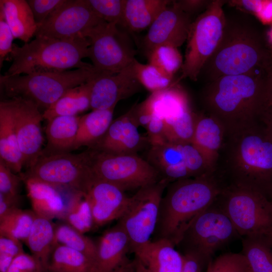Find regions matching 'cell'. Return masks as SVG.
<instances>
[{
    "label": "cell",
    "instance_id": "1",
    "mask_svg": "<svg viewBox=\"0 0 272 272\" xmlns=\"http://www.w3.org/2000/svg\"><path fill=\"white\" fill-rule=\"evenodd\" d=\"M220 41L203 66L207 84L220 77L264 74L272 64V53L255 22L241 13L225 14Z\"/></svg>",
    "mask_w": 272,
    "mask_h": 272
},
{
    "label": "cell",
    "instance_id": "2",
    "mask_svg": "<svg viewBox=\"0 0 272 272\" xmlns=\"http://www.w3.org/2000/svg\"><path fill=\"white\" fill-rule=\"evenodd\" d=\"M215 172L224 187L247 188L265 195L272 185V138L258 121L226 135Z\"/></svg>",
    "mask_w": 272,
    "mask_h": 272
},
{
    "label": "cell",
    "instance_id": "3",
    "mask_svg": "<svg viewBox=\"0 0 272 272\" xmlns=\"http://www.w3.org/2000/svg\"><path fill=\"white\" fill-rule=\"evenodd\" d=\"M266 74L223 76L206 84L201 94L206 113L220 123L226 136L257 122Z\"/></svg>",
    "mask_w": 272,
    "mask_h": 272
},
{
    "label": "cell",
    "instance_id": "4",
    "mask_svg": "<svg viewBox=\"0 0 272 272\" xmlns=\"http://www.w3.org/2000/svg\"><path fill=\"white\" fill-rule=\"evenodd\" d=\"M223 187L215 171L170 183L151 240L167 239L176 246L190 222L213 203Z\"/></svg>",
    "mask_w": 272,
    "mask_h": 272
},
{
    "label": "cell",
    "instance_id": "5",
    "mask_svg": "<svg viewBox=\"0 0 272 272\" xmlns=\"http://www.w3.org/2000/svg\"><path fill=\"white\" fill-rule=\"evenodd\" d=\"M89 45L86 38L61 40L41 36L22 46L14 44L9 55L12 63L4 75L93 68L92 64L82 61L87 57Z\"/></svg>",
    "mask_w": 272,
    "mask_h": 272
},
{
    "label": "cell",
    "instance_id": "6",
    "mask_svg": "<svg viewBox=\"0 0 272 272\" xmlns=\"http://www.w3.org/2000/svg\"><path fill=\"white\" fill-rule=\"evenodd\" d=\"M98 73L93 67L14 76L1 75L0 85L8 97L31 100L45 111L67 90L88 82Z\"/></svg>",
    "mask_w": 272,
    "mask_h": 272
},
{
    "label": "cell",
    "instance_id": "7",
    "mask_svg": "<svg viewBox=\"0 0 272 272\" xmlns=\"http://www.w3.org/2000/svg\"><path fill=\"white\" fill-rule=\"evenodd\" d=\"M215 202L230 219L240 237H267L272 234V206L260 192L226 186Z\"/></svg>",
    "mask_w": 272,
    "mask_h": 272
},
{
    "label": "cell",
    "instance_id": "8",
    "mask_svg": "<svg viewBox=\"0 0 272 272\" xmlns=\"http://www.w3.org/2000/svg\"><path fill=\"white\" fill-rule=\"evenodd\" d=\"M226 2L211 1L205 11L192 22L178 82L186 78L198 80L203 66L222 38L226 17L223 6Z\"/></svg>",
    "mask_w": 272,
    "mask_h": 272
},
{
    "label": "cell",
    "instance_id": "9",
    "mask_svg": "<svg viewBox=\"0 0 272 272\" xmlns=\"http://www.w3.org/2000/svg\"><path fill=\"white\" fill-rule=\"evenodd\" d=\"M239 237L215 200L190 222L176 246L181 254H194L210 261L216 251Z\"/></svg>",
    "mask_w": 272,
    "mask_h": 272
},
{
    "label": "cell",
    "instance_id": "10",
    "mask_svg": "<svg viewBox=\"0 0 272 272\" xmlns=\"http://www.w3.org/2000/svg\"><path fill=\"white\" fill-rule=\"evenodd\" d=\"M85 152L95 178L111 182L125 191L138 190L162 179L158 171L138 154H114L90 148Z\"/></svg>",
    "mask_w": 272,
    "mask_h": 272
},
{
    "label": "cell",
    "instance_id": "11",
    "mask_svg": "<svg viewBox=\"0 0 272 272\" xmlns=\"http://www.w3.org/2000/svg\"><path fill=\"white\" fill-rule=\"evenodd\" d=\"M169 183L162 178L140 188L130 197L128 206L117 223L129 238L130 252L133 253L151 240L157 222L161 200Z\"/></svg>",
    "mask_w": 272,
    "mask_h": 272
},
{
    "label": "cell",
    "instance_id": "12",
    "mask_svg": "<svg viewBox=\"0 0 272 272\" xmlns=\"http://www.w3.org/2000/svg\"><path fill=\"white\" fill-rule=\"evenodd\" d=\"M25 175L52 185L85 194L94 176L86 153H41Z\"/></svg>",
    "mask_w": 272,
    "mask_h": 272
},
{
    "label": "cell",
    "instance_id": "13",
    "mask_svg": "<svg viewBox=\"0 0 272 272\" xmlns=\"http://www.w3.org/2000/svg\"><path fill=\"white\" fill-rule=\"evenodd\" d=\"M86 38L90 42L87 57L99 73H118L135 59L130 38L114 24L103 21Z\"/></svg>",
    "mask_w": 272,
    "mask_h": 272
},
{
    "label": "cell",
    "instance_id": "14",
    "mask_svg": "<svg viewBox=\"0 0 272 272\" xmlns=\"http://www.w3.org/2000/svg\"><path fill=\"white\" fill-rule=\"evenodd\" d=\"M103 21L89 0H65L38 26L35 37L61 40L86 38V35Z\"/></svg>",
    "mask_w": 272,
    "mask_h": 272
},
{
    "label": "cell",
    "instance_id": "15",
    "mask_svg": "<svg viewBox=\"0 0 272 272\" xmlns=\"http://www.w3.org/2000/svg\"><path fill=\"white\" fill-rule=\"evenodd\" d=\"M146 160L171 183L195 176L199 155L191 143L168 142L150 146Z\"/></svg>",
    "mask_w": 272,
    "mask_h": 272
},
{
    "label": "cell",
    "instance_id": "16",
    "mask_svg": "<svg viewBox=\"0 0 272 272\" xmlns=\"http://www.w3.org/2000/svg\"><path fill=\"white\" fill-rule=\"evenodd\" d=\"M9 101L24 166L28 169L34 164L43 150L44 138L41 123L44 118L38 107L31 100L13 97Z\"/></svg>",
    "mask_w": 272,
    "mask_h": 272
},
{
    "label": "cell",
    "instance_id": "17",
    "mask_svg": "<svg viewBox=\"0 0 272 272\" xmlns=\"http://www.w3.org/2000/svg\"><path fill=\"white\" fill-rule=\"evenodd\" d=\"M132 63L118 73H98L93 78L90 92L92 110L115 107L119 101L141 91L142 86L135 76Z\"/></svg>",
    "mask_w": 272,
    "mask_h": 272
},
{
    "label": "cell",
    "instance_id": "18",
    "mask_svg": "<svg viewBox=\"0 0 272 272\" xmlns=\"http://www.w3.org/2000/svg\"><path fill=\"white\" fill-rule=\"evenodd\" d=\"M150 26L143 47L146 55L163 45L178 48L186 41L192 23L191 16L183 12L172 1Z\"/></svg>",
    "mask_w": 272,
    "mask_h": 272
},
{
    "label": "cell",
    "instance_id": "19",
    "mask_svg": "<svg viewBox=\"0 0 272 272\" xmlns=\"http://www.w3.org/2000/svg\"><path fill=\"white\" fill-rule=\"evenodd\" d=\"M91 272H134L129 238L117 223L100 237Z\"/></svg>",
    "mask_w": 272,
    "mask_h": 272
},
{
    "label": "cell",
    "instance_id": "20",
    "mask_svg": "<svg viewBox=\"0 0 272 272\" xmlns=\"http://www.w3.org/2000/svg\"><path fill=\"white\" fill-rule=\"evenodd\" d=\"M125 192L111 182L94 177L85 193L91 207L94 229L118 220L122 216L130 200Z\"/></svg>",
    "mask_w": 272,
    "mask_h": 272
},
{
    "label": "cell",
    "instance_id": "21",
    "mask_svg": "<svg viewBox=\"0 0 272 272\" xmlns=\"http://www.w3.org/2000/svg\"><path fill=\"white\" fill-rule=\"evenodd\" d=\"M132 107L113 120L104 135L90 149L114 154L137 155L149 145L138 129Z\"/></svg>",
    "mask_w": 272,
    "mask_h": 272
},
{
    "label": "cell",
    "instance_id": "22",
    "mask_svg": "<svg viewBox=\"0 0 272 272\" xmlns=\"http://www.w3.org/2000/svg\"><path fill=\"white\" fill-rule=\"evenodd\" d=\"M133 253L134 272H181L182 255L167 239L151 240Z\"/></svg>",
    "mask_w": 272,
    "mask_h": 272
},
{
    "label": "cell",
    "instance_id": "23",
    "mask_svg": "<svg viewBox=\"0 0 272 272\" xmlns=\"http://www.w3.org/2000/svg\"><path fill=\"white\" fill-rule=\"evenodd\" d=\"M20 175L34 212L37 216L51 220L61 219L69 200H64L60 192L61 188L27 176L23 173Z\"/></svg>",
    "mask_w": 272,
    "mask_h": 272
},
{
    "label": "cell",
    "instance_id": "24",
    "mask_svg": "<svg viewBox=\"0 0 272 272\" xmlns=\"http://www.w3.org/2000/svg\"><path fill=\"white\" fill-rule=\"evenodd\" d=\"M153 116L169 124L192 112L188 96L178 83L152 93L143 101Z\"/></svg>",
    "mask_w": 272,
    "mask_h": 272
},
{
    "label": "cell",
    "instance_id": "25",
    "mask_svg": "<svg viewBox=\"0 0 272 272\" xmlns=\"http://www.w3.org/2000/svg\"><path fill=\"white\" fill-rule=\"evenodd\" d=\"M225 137L223 127L214 117L206 113H196L191 143L201 154L213 171Z\"/></svg>",
    "mask_w": 272,
    "mask_h": 272
},
{
    "label": "cell",
    "instance_id": "26",
    "mask_svg": "<svg viewBox=\"0 0 272 272\" xmlns=\"http://www.w3.org/2000/svg\"><path fill=\"white\" fill-rule=\"evenodd\" d=\"M0 160L15 173H21L24 166L9 100L0 102Z\"/></svg>",
    "mask_w": 272,
    "mask_h": 272
},
{
    "label": "cell",
    "instance_id": "27",
    "mask_svg": "<svg viewBox=\"0 0 272 272\" xmlns=\"http://www.w3.org/2000/svg\"><path fill=\"white\" fill-rule=\"evenodd\" d=\"M81 116H59L48 121L45 133L47 140L44 154L70 152L78 132Z\"/></svg>",
    "mask_w": 272,
    "mask_h": 272
},
{
    "label": "cell",
    "instance_id": "28",
    "mask_svg": "<svg viewBox=\"0 0 272 272\" xmlns=\"http://www.w3.org/2000/svg\"><path fill=\"white\" fill-rule=\"evenodd\" d=\"M0 9L15 38L25 43L30 42L37 29L32 11L26 1L1 0Z\"/></svg>",
    "mask_w": 272,
    "mask_h": 272
},
{
    "label": "cell",
    "instance_id": "29",
    "mask_svg": "<svg viewBox=\"0 0 272 272\" xmlns=\"http://www.w3.org/2000/svg\"><path fill=\"white\" fill-rule=\"evenodd\" d=\"M92 78L88 82L67 90L42 113L49 121L59 116H78L91 109L90 92Z\"/></svg>",
    "mask_w": 272,
    "mask_h": 272
},
{
    "label": "cell",
    "instance_id": "30",
    "mask_svg": "<svg viewBox=\"0 0 272 272\" xmlns=\"http://www.w3.org/2000/svg\"><path fill=\"white\" fill-rule=\"evenodd\" d=\"M55 227L51 220L37 215L25 242L31 254L41 262L44 272L55 246Z\"/></svg>",
    "mask_w": 272,
    "mask_h": 272
},
{
    "label": "cell",
    "instance_id": "31",
    "mask_svg": "<svg viewBox=\"0 0 272 272\" xmlns=\"http://www.w3.org/2000/svg\"><path fill=\"white\" fill-rule=\"evenodd\" d=\"M115 108L93 110L81 116L73 150L83 146L93 147L104 135L113 121Z\"/></svg>",
    "mask_w": 272,
    "mask_h": 272
},
{
    "label": "cell",
    "instance_id": "32",
    "mask_svg": "<svg viewBox=\"0 0 272 272\" xmlns=\"http://www.w3.org/2000/svg\"><path fill=\"white\" fill-rule=\"evenodd\" d=\"M168 0H126V28L139 32L150 27L171 3Z\"/></svg>",
    "mask_w": 272,
    "mask_h": 272
},
{
    "label": "cell",
    "instance_id": "33",
    "mask_svg": "<svg viewBox=\"0 0 272 272\" xmlns=\"http://www.w3.org/2000/svg\"><path fill=\"white\" fill-rule=\"evenodd\" d=\"M92 266V260L82 252L57 244L46 272H91Z\"/></svg>",
    "mask_w": 272,
    "mask_h": 272
},
{
    "label": "cell",
    "instance_id": "34",
    "mask_svg": "<svg viewBox=\"0 0 272 272\" xmlns=\"http://www.w3.org/2000/svg\"><path fill=\"white\" fill-rule=\"evenodd\" d=\"M242 245L252 272H272V247L266 237H243Z\"/></svg>",
    "mask_w": 272,
    "mask_h": 272
},
{
    "label": "cell",
    "instance_id": "35",
    "mask_svg": "<svg viewBox=\"0 0 272 272\" xmlns=\"http://www.w3.org/2000/svg\"><path fill=\"white\" fill-rule=\"evenodd\" d=\"M61 219L83 234L94 229L91 207L85 194L74 192L72 194Z\"/></svg>",
    "mask_w": 272,
    "mask_h": 272
},
{
    "label": "cell",
    "instance_id": "36",
    "mask_svg": "<svg viewBox=\"0 0 272 272\" xmlns=\"http://www.w3.org/2000/svg\"><path fill=\"white\" fill-rule=\"evenodd\" d=\"M37 215L33 210L18 208L0 219V235L26 241Z\"/></svg>",
    "mask_w": 272,
    "mask_h": 272
},
{
    "label": "cell",
    "instance_id": "37",
    "mask_svg": "<svg viewBox=\"0 0 272 272\" xmlns=\"http://www.w3.org/2000/svg\"><path fill=\"white\" fill-rule=\"evenodd\" d=\"M55 244L80 251L92 261L96 252V243L71 226L63 222L55 224Z\"/></svg>",
    "mask_w": 272,
    "mask_h": 272
},
{
    "label": "cell",
    "instance_id": "38",
    "mask_svg": "<svg viewBox=\"0 0 272 272\" xmlns=\"http://www.w3.org/2000/svg\"><path fill=\"white\" fill-rule=\"evenodd\" d=\"M135 76L142 86L152 93L169 88L176 83L173 76L151 64H143L135 59L132 63Z\"/></svg>",
    "mask_w": 272,
    "mask_h": 272
},
{
    "label": "cell",
    "instance_id": "39",
    "mask_svg": "<svg viewBox=\"0 0 272 272\" xmlns=\"http://www.w3.org/2000/svg\"><path fill=\"white\" fill-rule=\"evenodd\" d=\"M148 63L173 76L183 65V58L178 48L168 45L159 46L146 54Z\"/></svg>",
    "mask_w": 272,
    "mask_h": 272
},
{
    "label": "cell",
    "instance_id": "40",
    "mask_svg": "<svg viewBox=\"0 0 272 272\" xmlns=\"http://www.w3.org/2000/svg\"><path fill=\"white\" fill-rule=\"evenodd\" d=\"M97 13L104 21L126 28L125 6L126 0H89Z\"/></svg>",
    "mask_w": 272,
    "mask_h": 272
},
{
    "label": "cell",
    "instance_id": "41",
    "mask_svg": "<svg viewBox=\"0 0 272 272\" xmlns=\"http://www.w3.org/2000/svg\"><path fill=\"white\" fill-rule=\"evenodd\" d=\"M206 272H252L244 255L241 253H227L212 259Z\"/></svg>",
    "mask_w": 272,
    "mask_h": 272
},
{
    "label": "cell",
    "instance_id": "42",
    "mask_svg": "<svg viewBox=\"0 0 272 272\" xmlns=\"http://www.w3.org/2000/svg\"><path fill=\"white\" fill-rule=\"evenodd\" d=\"M23 252L22 241L0 235V272H6L13 260Z\"/></svg>",
    "mask_w": 272,
    "mask_h": 272
},
{
    "label": "cell",
    "instance_id": "43",
    "mask_svg": "<svg viewBox=\"0 0 272 272\" xmlns=\"http://www.w3.org/2000/svg\"><path fill=\"white\" fill-rule=\"evenodd\" d=\"M21 181V175L15 174L0 160V194L11 198L21 197L19 188Z\"/></svg>",
    "mask_w": 272,
    "mask_h": 272
},
{
    "label": "cell",
    "instance_id": "44",
    "mask_svg": "<svg viewBox=\"0 0 272 272\" xmlns=\"http://www.w3.org/2000/svg\"><path fill=\"white\" fill-rule=\"evenodd\" d=\"M37 26L58 9L65 0H27Z\"/></svg>",
    "mask_w": 272,
    "mask_h": 272
},
{
    "label": "cell",
    "instance_id": "45",
    "mask_svg": "<svg viewBox=\"0 0 272 272\" xmlns=\"http://www.w3.org/2000/svg\"><path fill=\"white\" fill-rule=\"evenodd\" d=\"M6 272H44L41 262L25 252L16 257Z\"/></svg>",
    "mask_w": 272,
    "mask_h": 272
},
{
    "label": "cell",
    "instance_id": "46",
    "mask_svg": "<svg viewBox=\"0 0 272 272\" xmlns=\"http://www.w3.org/2000/svg\"><path fill=\"white\" fill-rule=\"evenodd\" d=\"M13 34L6 20L4 14L0 9V66L11 52L14 39Z\"/></svg>",
    "mask_w": 272,
    "mask_h": 272
},
{
    "label": "cell",
    "instance_id": "47",
    "mask_svg": "<svg viewBox=\"0 0 272 272\" xmlns=\"http://www.w3.org/2000/svg\"><path fill=\"white\" fill-rule=\"evenodd\" d=\"M183 265L181 272H206L209 261L191 254H181Z\"/></svg>",
    "mask_w": 272,
    "mask_h": 272
},
{
    "label": "cell",
    "instance_id": "48",
    "mask_svg": "<svg viewBox=\"0 0 272 272\" xmlns=\"http://www.w3.org/2000/svg\"><path fill=\"white\" fill-rule=\"evenodd\" d=\"M227 2L230 6L245 12L257 15L261 10L264 1L232 0Z\"/></svg>",
    "mask_w": 272,
    "mask_h": 272
},
{
    "label": "cell",
    "instance_id": "49",
    "mask_svg": "<svg viewBox=\"0 0 272 272\" xmlns=\"http://www.w3.org/2000/svg\"><path fill=\"white\" fill-rule=\"evenodd\" d=\"M211 1L181 0L175 1L176 5L185 13L191 15L206 9Z\"/></svg>",
    "mask_w": 272,
    "mask_h": 272
},
{
    "label": "cell",
    "instance_id": "50",
    "mask_svg": "<svg viewBox=\"0 0 272 272\" xmlns=\"http://www.w3.org/2000/svg\"><path fill=\"white\" fill-rule=\"evenodd\" d=\"M257 121L272 138V105L264 102L260 110Z\"/></svg>",
    "mask_w": 272,
    "mask_h": 272
},
{
    "label": "cell",
    "instance_id": "51",
    "mask_svg": "<svg viewBox=\"0 0 272 272\" xmlns=\"http://www.w3.org/2000/svg\"><path fill=\"white\" fill-rule=\"evenodd\" d=\"M21 197L11 198L0 194V219L14 210L19 208Z\"/></svg>",
    "mask_w": 272,
    "mask_h": 272
},
{
    "label": "cell",
    "instance_id": "52",
    "mask_svg": "<svg viewBox=\"0 0 272 272\" xmlns=\"http://www.w3.org/2000/svg\"><path fill=\"white\" fill-rule=\"evenodd\" d=\"M264 102L272 105V64L268 69L265 77Z\"/></svg>",
    "mask_w": 272,
    "mask_h": 272
},
{
    "label": "cell",
    "instance_id": "53",
    "mask_svg": "<svg viewBox=\"0 0 272 272\" xmlns=\"http://www.w3.org/2000/svg\"><path fill=\"white\" fill-rule=\"evenodd\" d=\"M256 16L265 22L271 21L272 20V1H264L262 9Z\"/></svg>",
    "mask_w": 272,
    "mask_h": 272
},
{
    "label": "cell",
    "instance_id": "54",
    "mask_svg": "<svg viewBox=\"0 0 272 272\" xmlns=\"http://www.w3.org/2000/svg\"><path fill=\"white\" fill-rule=\"evenodd\" d=\"M265 196L268 199V200L270 201L272 206V185L267 190L265 194Z\"/></svg>",
    "mask_w": 272,
    "mask_h": 272
},
{
    "label": "cell",
    "instance_id": "55",
    "mask_svg": "<svg viewBox=\"0 0 272 272\" xmlns=\"http://www.w3.org/2000/svg\"><path fill=\"white\" fill-rule=\"evenodd\" d=\"M268 37H269V39L270 43V45L272 46V28L269 32Z\"/></svg>",
    "mask_w": 272,
    "mask_h": 272
},
{
    "label": "cell",
    "instance_id": "56",
    "mask_svg": "<svg viewBox=\"0 0 272 272\" xmlns=\"http://www.w3.org/2000/svg\"><path fill=\"white\" fill-rule=\"evenodd\" d=\"M267 239L272 247V234L267 237Z\"/></svg>",
    "mask_w": 272,
    "mask_h": 272
},
{
    "label": "cell",
    "instance_id": "57",
    "mask_svg": "<svg viewBox=\"0 0 272 272\" xmlns=\"http://www.w3.org/2000/svg\"><path fill=\"white\" fill-rule=\"evenodd\" d=\"M270 48H271V53H272V46L270 45Z\"/></svg>",
    "mask_w": 272,
    "mask_h": 272
}]
</instances>
